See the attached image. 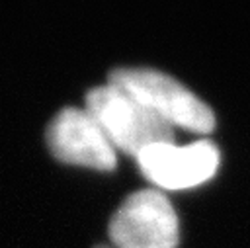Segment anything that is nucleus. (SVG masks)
Masks as SVG:
<instances>
[{"mask_svg":"<svg viewBox=\"0 0 250 248\" xmlns=\"http://www.w3.org/2000/svg\"><path fill=\"white\" fill-rule=\"evenodd\" d=\"M86 111L102 127L115 150L137 156L152 145L174 143L172 125L111 82L88 92Z\"/></svg>","mask_w":250,"mask_h":248,"instance_id":"nucleus-1","label":"nucleus"},{"mask_svg":"<svg viewBox=\"0 0 250 248\" xmlns=\"http://www.w3.org/2000/svg\"><path fill=\"white\" fill-rule=\"evenodd\" d=\"M109 82L131 94L172 127L209 133L215 127L211 107L176 78L154 68H117Z\"/></svg>","mask_w":250,"mask_h":248,"instance_id":"nucleus-2","label":"nucleus"},{"mask_svg":"<svg viewBox=\"0 0 250 248\" xmlns=\"http://www.w3.org/2000/svg\"><path fill=\"white\" fill-rule=\"evenodd\" d=\"M113 248H176L178 217L168 197L156 189L131 193L109 221Z\"/></svg>","mask_w":250,"mask_h":248,"instance_id":"nucleus-3","label":"nucleus"},{"mask_svg":"<svg viewBox=\"0 0 250 248\" xmlns=\"http://www.w3.org/2000/svg\"><path fill=\"white\" fill-rule=\"evenodd\" d=\"M135 158L143 176L162 189L195 187L213 178L219 168V148L205 139L186 146L174 143L152 145Z\"/></svg>","mask_w":250,"mask_h":248,"instance_id":"nucleus-4","label":"nucleus"},{"mask_svg":"<svg viewBox=\"0 0 250 248\" xmlns=\"http://www.w3.org/2000/svg\"><path fill=\"white\" fill-rule=\"evenodd\" d=\"M47 145L51 152L66 164L111 170L117 160L115 146L86 107L61 109L49 123Z\"/></svg>","mask_w":250,"mask_h":248,"instance_id":"nucleus-5","label":"nucleus"},{"mask_svg":"<svg viewBox=\"0 0 250 248\" xmlns=\"http://www.w3.org/2000/svg\"><path fill=\"white\" fill-rule=\"evenodd\" d=\"M98 248H113V246H98Z\"/></svg>","mask_w":250,"mask_h":248,"instance_id":"nucleus-6","label":"nucleus"}]
</instances>
